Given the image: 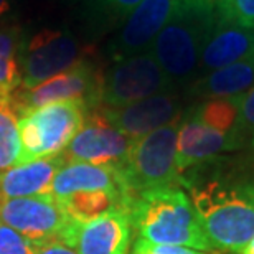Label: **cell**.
Listing matches in <instances>:
<instances>
[{"instance_id":"1","label":"cell","mask_w":254,"mask_h":254,"mask_svg":"<svg viewBox=\"0 0 254 254\" xmlns=\"http://www.w3.org/2000/svg\"><path fill=\"white\" fill-rule=\"evenodd\" d=\"M185 189L216 251L241 253L254 238V154H226L184 172Z\"/></svg>"},{"instance_id":"2","label":"cell","mask_w":254,"mask_h":254,"mask_svg":"<svg viewBox=\"0 0 254 254\" xmlns=\"http://www.w3.org/2000/svg\"><path fill=\"white\" fill-rule=\"evenodd\" d=\"M137 238L160 245H177L198 251H216L203 230L190 196L180 185L142 191L129 206Z\"/></svg>"},{"instance_id":"3","label":"cell","mask_w":254,"mask_h":254,"mask_svg":"<svg viewBox=\"0 0 254 254\" xmlns=\"http://www.w3.org/2000/svg\"><path fill=\"white\" fill-rule=\"evenodd\" d=\"M216 18V5L182 0L174 18L155 37L149 52L174 86L191 84L198 78L201 50Z\"/></svg>"},{"instance_id":"4","label":"cell","mask_w":254,"mask_h":254,"mask_svg":"<svg viewBox=\"0 0 254 254\" xmlns=\"http://www.w3.org/2000/svg\"><path fill=\"white\" fill-rule=\"evenodd\" d=\"M88 104L84 101H60L28 109L18 116L20 164L60 155L83 127Z\"/></svg>"},{"instance_id":"5","label":"cell","mask_w":254,"mask_h":254,"mask_svg":"<svg viewBox=\"0 0 254 254\" xmlns=\"http://www.w3.org/2000/svg\"><path fill=\"white\" fill-rule=\"evenodd\" d=\"M180 119L134 139L121 177L132 196L142 191L179 185L177 137Z\"/></svg>"},{"instance_id":"6","label":"cell","mask_w":254,"mask_h":254,"mask_svg":"<svg viewBox=\"0 0 254 254\" xmlns=\"http://www.w3.org/2000/svg\"><path fill=\"white\" fill-rule=\"evenodd\" d=\"M175 86L150 52L114 60L103 71L101 106L121 108L150 96L174 91Z\"/></svg>"},{"instance_id":"7","label":"cell","mask_w":254,"mask_h":254,"mask_svg":"<svg viewBox=\"0 0 254 254\" xmlns=\"http://www.w3.org/2000/svg\"><path fill=\"white\" fill-rule=\"evenodd\" d=\"M93 48L81 45L73 35L63 30H43L28 40L22 42L18 53L22 86L30 89L45 83L81 60L91 57Z\"/></svg>"},{"instance_id":"8","label":"cell","mask_w":254,"mask_h":254,"mask_svg":"<svg viewBox=\"0 0 254 254\" xmlns=\"http://www.w3.org/2000/svg\"><path fill=\"white\" fill-rule=\"evenodd\" d=\"M103 71L104 69H101L91 57H88L35 88H18L12 94V104L18 116L40 106L73 99L84 101L88 108L93 109L101 106Z\"/></svg>"},{"instance_id":"9","label":"cell","mask_w":254,"mask_h":254,"mask_svg":"<svg viewBox=\"0 0 254 254\" xmlns=\"http://www.w3.org/2000/svg\"><path fill=\"white\" fill-rule=\"evenodd\" d=\"M0 223L13 228L38 246L64 241L66 231L73 220L63 206L50 195L0 200Z\"/></svg>"},{"instance_id":"10","label":"cell","mask_w":254,"mask_h":254,"mask_svg":"<svg viewBox=\"0 0 254 254\" xmlns=\"http://www.w3.org/2000/svg\"><path fill=\"white\" fill-rule=\"evenodd\" d=\"M134 139L127 137L104 118L99 106L89 109L84 124L68 147L62 152L66 162H84L93 165H124Z\"/></svg>"},{"instance_id":"11","label":"cell","mask_w":254,"mask_h":254,"mask_svg":"<svg viewBox=\"0 0 254 254\" xmlns=\"http://www.w3.org/2000/svg\"><path fill=\"white\" fill-rule=\"evenodd\" d=\"M130 243L129 208H116L88 223L73 220L63 245L78 254H129Z\"/></svg>"},{"instance_id":"12","label":"cell","mask_w":254,"mask_h":254,"mask_svg":"<svg viewBox=\"0 0 254 254\" xmlns=\"http://www.w3.org/2000/svg\"><path fill=\"white\" fill-rule=\"evenodd\" d=\"M99 108L109 124L130 139H139L152 130L175 123L184 114L180 96L175 91L150 96L121 108Z\"/></svg>"},{"instance_id":"13","label":"cell","mask_w":254,"mask_h":254,"mask_svg":"<svg viewBox=\"0 0 254 254\" xmlns=\"http://www.w3.org/2000/svg\"><path fill=\"white\" fill-rule=\"evenodd\" d=\"M182 0H142L127 17L111 47L113 60L149 52L155 37L174 18Z\"/></svg>"},{"instance_id":"14","label":"cell","mask_w":254,"mask_h":254,"mask_svg":"<svg viewBox=\"0 0 254 254\" xmlns=\"http://www.w3.org/2000/svg\"><path fill=\"white\" fill-rule=\"evenodd\" d=\"M226 154H235L231 135L203 124L190 109L182 114L177 137V169L180 175Z\"/></svg>"},{"instance_id":"15","label":"cell","mask_w":254,"mask_h":254,"mask_svg":"<svg viewBox=\"0 0 254 254\" xmlns=\"http://www.w3.org/2000/svg\"><path fill=\"white\" fill-rule=\"evenodd\" d=\"M254 55V28L240 27L216 18L201 50L198 76L233 64Z\"/></svg>"},{"instance_id":"16","label":"cell","mask_w":254,"mask_h":254,"mask_svg":"<svg viewBox=\"0 0 254 254\" xmlns=\"http://www.w3.org/2000/svg\"><path fill=\"white\" fill-rule=\"evenodd\" d=\"M63 164L64 159L60 154L15 165L2 172L0 174V200L50 195L53 179Z\"/></svg>"},{"instance_id":"17","label":"cell","mask_w":254,"mask_h":254,"mask_svg":"<svg viewBox=\"0 0 254 254\" xmlns=\"http://www.w3.org/2000/svg\"><path fill=\"white\" fill-rule=\"evenodd\" d=\"M81 190H118L130 195L118 167L64 160L53 179L52 195L55 198H63Z\"/></svg>"},{"instance_id":"18","label":"cell","mask_w":254,"mask_h":254,"mask_svg":"<svg viewBox=\"0 0 254 254\" xmlns=\"http://www.w3.org/2000/svg\"><path fill=\"white\" fill-rule=\"evenodd\" d=\"M254 86V55L241 62L198 76L189 88L193 98L215 99L243 96Z\"/></svg>"},{"instance_id":"19","label":"cell","mask_w":254,"mask_h":254,"mask_svg":"<svg viewBox=\"0 0 254 254\" xmlns=\"http://www.w3.org/2000/svg\"><path fill=\"white\" fill-rule=\"evenodd\" d=\"M132 198L118 190H81L57 200L71 220L88 223L116 208H129Z\"/></svg>"},{"instance_id":"20","label":"cell","mask_w":254,"mask_h":254,"mask_svg":"<svg viewBox=\"0 0 254 254\" xmlns=\"http://www.w3.org/2000/svg\"><path fill=\"white\" fill-rule=\"evenodd\" d=\"M22 47V30L17 25L0 28V98L10 99L22 86L18 53Z\"/></svg>"},{"instance_id":"21","label":"cell","mask_w":254,"mask_h":254,"mask_svg":"<svg viewBox=\"0 0 254 254\" xmlns=\"http://www.w3.org/2000/svg\"><path fill=\"white\" fill-rule=\"evenodd\" d=\"M240 103L241 96L205 99L203 103L190 108V111L203 124L233 137V130H235L238 121V113H240Z\"/></svg>"},{"instance_id":"22","label":"cell","mask_w":254,"mask_h":254,"mask_svg":"<svg viewBox=\"0 0 254 254\" xmlns=\"http://www.w3.org/2000/svg\"><path fill=\"white\" fill-rule=\"evenodd\" d=\"M20 150L18 113L13 108L12 98H0V174L18 165Z\"/></svg>"},{"instance_id":"23","label":"cell","mask_w":254,"mask_h":254,"mask_svg":"<svg viewBox=\"0 0 254 254\" xmlns=\"http://www.w3.org/2000/svg\"><path fill=\"white\" fill-rule=\"evenodd\" d=\"M235 154H254V86L241 96L240 113L233 130Z\"/></svg>"},{"instance_id":"24","label":"cell","mask_w":254,"mask_h":254,"mask_svg":"<svg viewBox=\"0 0 254 254\" xmlns=\"http://www.w3.org/2000/svg\"><path fill=\"white\" fill-rule=\"evenodd\" d=\"M216 13L223 22L254 28V0H220Z\"/></svg>"},{"instance_id":"25","label":"cell","mask_w":254,"mask_h":254,"mask_svg":"<svg viewBox=\"0 0 254 254\" xmlns=\"http://www.w3.org/2000/svg\"><path fill=\"white\" fill-rule=\"evenodd\" d=\"M42 246L20 235L13 228L0 223V254H37Z\"/></svg>"},{"instance_id":"26","label":"cell","mask_w":254,"mask_h":254,"mask_svg":"<svg viewBox=\"0 0 254 254\" xmlns=\"http://www.w3.org/2000/svg\"><path fill=\"white\" fill-rule=\"evenodd\" d=\"M129 254H210L205 251H198L193 248L177 246V245H160V243H150L142 238H135L132 243Z\"/></svg>"},{"instance_id":"27","label":"cell","mask_w":254,"mask_h":254,"mask_svg":"<svg viewBox=\"0 0 254 254\" xmlns=\"http://www.w3.org/2000/svg\"><path fill=\"white\" fill-rule=\"evenodd\" d=\"M140 2H142V0H106L108 7L113 8L116 13L121 15V17L130 13Z\"/></svg>"},{"instance_id":"28","label":"cell","mask_w":254,"mask_h":254,"mask_svg":"<svg viewBox=\"0 0 254 254\" xmlns=\"http://www.w3.org/2000/svg\"><path fill=\"white\" fill-rule=\"evenodd\" d=\"M37 254H78V253L74 250H71L69 246L62 245V243H53V245L42 248Z\"/></svg>"},{"instance_id":"29","label":"cell","mask_w":254,"mask_h":254,"mask_svg":"<svg viewBox=\"0 0 254 254\" xmlns=\"http://www.w3.org/2000/svg\"><path fill=\"white\" fill-rule=\"evenodd\" d=\"M10 8V5H8V0H0V18L3 17L5 12Z\"/></svg>"},{"instance_id":"30","label":"cell","mask_w":254,"mask_h":254,"mask_svg":"<svg viewBox=\"0 0 254 254\" xmlns=\"http://www.w3.org/2000/svg\"><path fill=\"white\" fill-rule=\"evenodd\" d=\"M241 254H254V238L248 243V246L241 251Z\"/></svg>"},{"instance_id":"31","label":"cell","mask_w":254,"mask_h":254,"mask_svg":"<svg viewBox=\"0 0 254 254\" xmlns=\"http://www.w3.org/2000/svg\"><path fill=\"white\" fill-rule=\"evenodd\" d=\"M198 2H203V3H208V5H216L220 0H198Z\"/></svg>"}]
</instances>
